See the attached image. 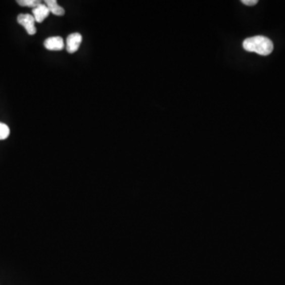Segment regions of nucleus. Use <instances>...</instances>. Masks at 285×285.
I'll return each mask as SVG.
<instances>
[{"instance_id":"nucleus-4","label":"nucleus","mask_w":285,"mask_h":285,"mask_svg":"<svg viewBox=\"0 0 285 285\" xmlns=\"http://www.w3.org/2000/svg\"><path fill=\"white\" fill-rule=\"evenodd\" d=\"M44 45L50 51H61L64 50V41L61 37H51L44 40Z\"/></svg>"},{"instance_id":"nucleus-6","label":"nucleus","mask_w":285,"mask_h":285,"mask_svg":"<svg viewBox=\"0 0 285 285\" xmlns=\"http://www.w3.org/2000/svg\"><path fill=\"white\" fill-rule=\"evenodd\" d=\"M44 3L47 6L50 12L53 15H57V16H63L65 14L64 8L59 5L56 0H45Z\"/></svg>"},{"instance_id":"nucleus-3","label":"nucleus","mask_w":285,"mask_h":285,"mask_svg":"<svg viewBox=\"0 0 285 285\" xmlns=\"http://www.w3.org/2000/svg\"><path fill=\"white\" fill-rule=\"evenodd\" d=\"M82 35L79 33H71L67 37L66 40V49L68 53H75L78 51L82 43Z\"/></svg>"},{"instance_id":"nucleus-7","label":"nucleus","mask_w":285,"mask_h":285,"mask_svg":"<svg viewBox=\"0 0 285 285\" xmlns=\"http://www.w3.org/2000/svg\"><path fill=\"white\" fill-rule=\"evenodd\" d=\"M17 4L22 7L35 8L40 4H42V2L40 0H18Z\"/></svg>"},{"instance_id":"nucleus-9","label":"nucleus","mask_w":285,"mask_h":285,"mask_svg":"<svg viewBox=\"0 0 285 285\" xmlns=\"http://www.w3.org/2000/svg\"><path fill=\"white\" fill-rule=\"evenodd\" d=\"M242 3L247 6H254L258 4V0H242Z\"/></svg>"},{"instance_id":"nucleus-8","label":"nucleus","mask_w":285,"mask_h":285,"mask_svg":"<svg viewBox=\"0 0 285 285\" xmlns=\"http://www.w3.org/2000/svg\"><path fill=\"white\" fill-rule=\"evenodd\" d=\"M10 135V128L7 124L0 122V140L8 139Z\"/></svg>"},{"instance_id":"nucleus-2","label":"nucleus","mask_w":285,"mask_h":285,"mask_svg":"<svg viewBox=\"0 0 285 285\" xmlns=\"http://www.w3.org/2000/svg\"><path fill=\"white\" fill-rule=\"evenodd\" d=\"M18 22L20 24L21 26H23L26 29L29 35H34L37 33V29L35 26L34 17L33 15H29V14H21L17 18Z\"/></svg>"},{"instance_id":"nucleus-5","label":"nucleus","mask_w":285,"mask_h":285,"mask_svg":"<svg viewBox=\"0 0 285 285\" xmlns=\"http://www.w3.org/2000/svg\"><path fill=\"white\" fill-rule=\"evenodd\" d=\"M50 14V10L44 4H40L33 9V16L36 22L38 23H41L44 19H47Z\"/></svg>"},{"instance_id":"nucleus-1","label":"nucleus","mask_w":285,"mask_h":285,"mask_svg":"<svg viewBox=\"0 0 285 285\" xmlns=\"http://www.w3.org/2000/svg\"><path fill=\"white\" fill-rule=\"evenodd\" d=\"M243 46L246 51L256 53L261 56L269 55L273 50L272 40L264 36H255L246 39Z\"/></svg>"}]
</instances>
